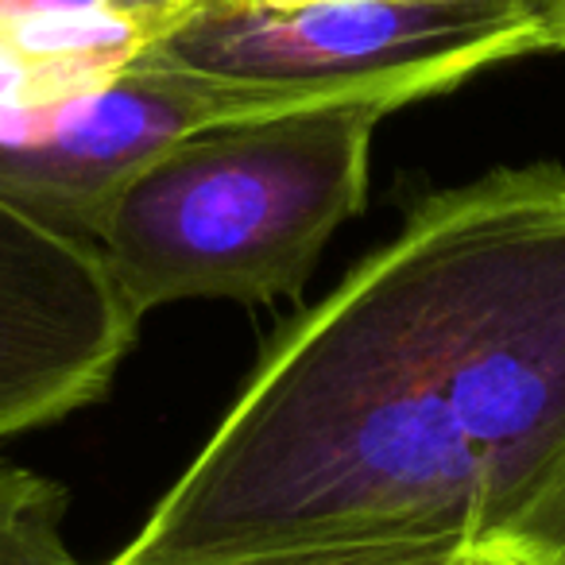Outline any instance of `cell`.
I'll use <instances>...</instances> for the list:
<instances>
[{"label": "cell", "instance_id": "8fae6325", "mask_svg": "<svg viewBox=\"0 0 565 565\" xmlns=\"http://www.w3.org/2000/svg\"><path fill=\"white\" fill-rule=\"evenodd\" d=\"M469 565H526V562L515 554H508V550H500V546H472Z\"/></svg>", "mask_w": 565, "mask_h": 565}, {"label": "cell", "instance_id": "30bf717a", "mask_svg": "<svg viewBox=\"0 0 565 565\" xmlns=\"http://www.w3.org/2000/svg\"><path fill=\"white\" fill-rule=\"evenodd\" d=\"M546 51H565V0H539Z\"/></svg>", "mask_w": 565, "mask_h": 565}, {"label": "cell", "instance_id": "3957f363", "mask_svg": "<svg viewBox=\"0 0 565 565\" xmlns=\"http://www.w3.org/2000/svg\"><path fill=\"white\" fill-rule=\"evenodd\" d=\"M534 51L539 0H190L148 55L275 102L403 109Z\"/></svg>", "mask_w": 565, "mask_h": 565}, {"label": "cell", "instance_id": "7a4b0ae2", "mask_svg": "<svg viewBox=\"0 0 565 565\" xmlns=\"http://www.w3.org/2000/svg\"><path fill=\"white\" fill-rule=\"evenodd\" d=\"M387 102L345 97L225 120L151 159L102 228L105 267L136 315L186 299L264 307L315 275L369 194Z\"/></svg>", "mask_w": 565, "mask_h": 565}, {"label": "cell", "instance_id": "52a82bcc", "mask_svg": "<svg viewBox=\"0 0 565 565\" xmlns=\"http://www.w3.org/2000/svg\"><path fill=\"white\" fill-rule=\"evenodd\" d=\"M71 492L0 457V565H82L66 542Z\"/></svg>", "mask_w": 565, "mask_h": 565}, {"label": "cell", "instance_id": "9c48e42d", "mask_svg": "<svg viewBox=\"0 0 565 565\" xmlns=\"http://www.w3.org/2000/svg\"><path fill=\"white\" fill-rule=\"evenodd\" d=\"M488 546L508 550L526 565H565V461Z\"/></svg>", "mask_w": 565, "mask_h": 565}, {"label": "cell", "instance_id": "277c9868", "mask_svg": "<svg viewBox=\"0 0 565 565\" xmlns=\"http://www.w3.org/2000/svg\"><path fill=\"white\" fill-rule=\"evenodd\" d=\"M282 109L299 105L171 71L143 51L102 86L0 113V202L97 248L120 190L151 159L202 128Z\"/></svg>", "mask_w": 565, "mask_h": 565}, {"label": "cell", "instance_id": "ba28073f", "mask_svg": "<svg viewBox=\"0 0 565 565\" xmlns=\"http://www.w3.org/2000/svg\"><path fill=\"white\" fill-rule=\"evenodd\" d=\"M469 554L472 542L465 539H349L315 542V546L259 550V554L190 557V562L167 565H469Z\"/></svg>", "mask_w": 565, "mask_h": 565}, {"label": "cell", "instance_id": "8992f818", "mask_svg": "<svg viewBox=\"0 0 565 565\" xmlns=\"http://www.w3.org/2000/svg\"><path fill=\"white\" fill-rule=\"evenodd\" d=\"M190 0H0V40L55 58L128 66Z\"/></svg>", "mask_w": 565, "mask_h": 565}, {"label": "cell", "instance_id": "6da1fadb", "mask_svg": "<svg viewBox=\"0 0 565 565\" xmlns=\"http://www.w3.org/2000/svg\"><path fill=\"white\" fill-rule=\"evenodd\" d=\"M565 461V167L430 194L287 322L117 565L500 539Z\"/></svg>", "mask_w": 565, "mask_h": 565}, {"label": "cell", "instance_id": "5b68a950", "mask_svg": "<svg viewBox=\"0 0 565 565\" xmlns=\"http://www.w3.org/2000/svg\"><path fill=\"white\" fill-rule=\"evenodd\" d=\"M140 315L94 244L0 202V441L109 395Z\"/></svg>", "mask_w": 565, "mask_h": 565}]
</instances>
